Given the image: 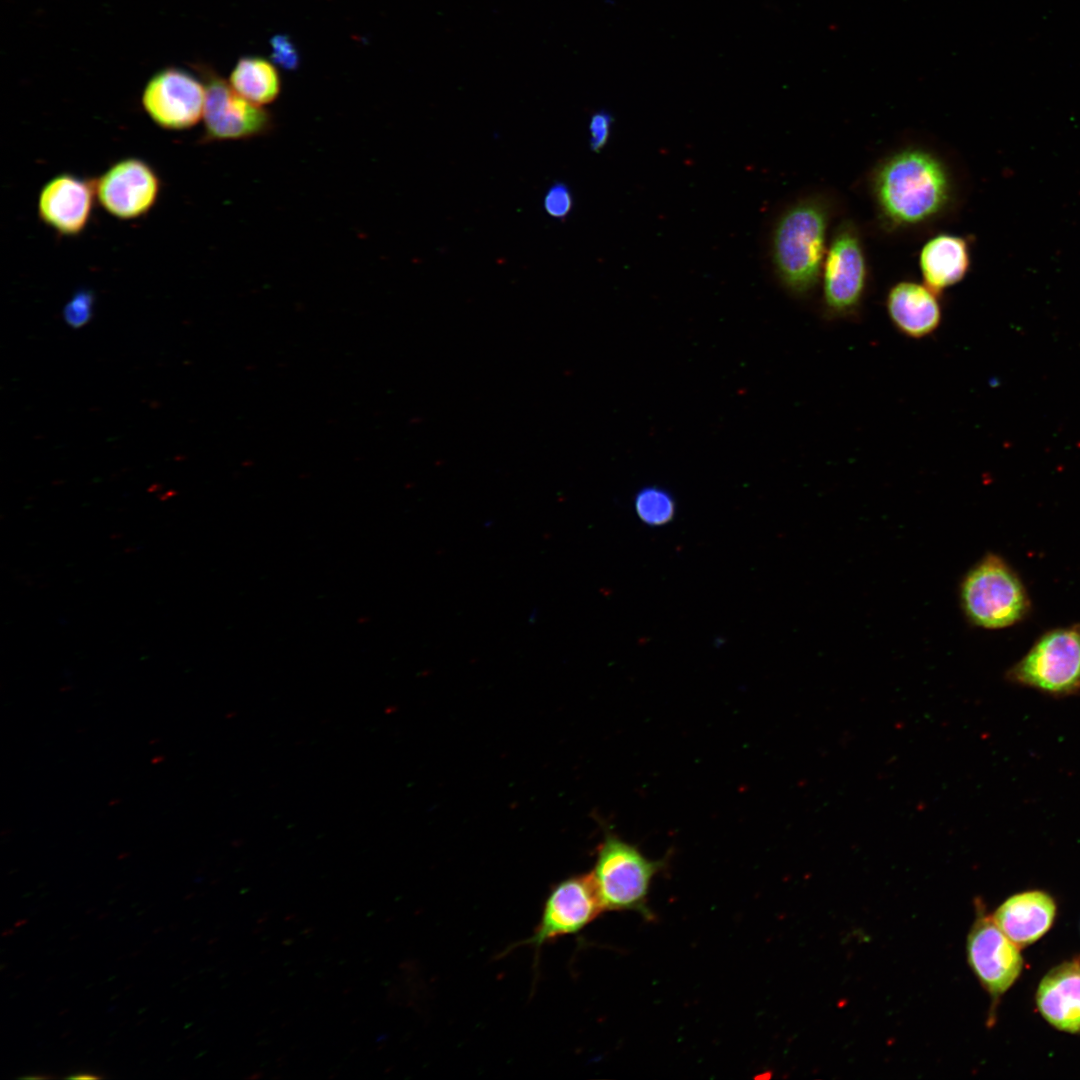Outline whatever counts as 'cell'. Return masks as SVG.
<instances>
[{
  "mask_svg": "<svg viewBox=\"0 0 1080 1080\" xmlns=\"http://www.w3.org/2000/svg\"><path fill=\"white\" fill-rule=\"evenodd\" d=\"M869 190L882 226L889 231L920 229L955 207L959 186L949 163L919 144L900 147L879 160Z\"/></svg>",
  "mask_w": 1080,
  "mask_h": 1080,
  "instance_id": "6da1fadb",
  "label": "cell"
},
{
  "mask_svg": "<svg viewBox=\"0 0 1080 1080\" xmlns=\"http://www.w3.org/2000/svg\"><path fill=\"white\" fill-rule=\"evenodd\" d=\"M833 205L813 194L788 206L772 232L771 258L782 285L794 296L810 295L820 282Z\"/></svg>",
  "mask_w": 1080,
  "mask_h": 1080,
  "instance_id": "7a4b0ae2",
  "label": "cell"
},
{
  "mask_svg": "<svg viewBox=\"0 0 1080 1080\" xmlns=\"http://www.w3.org/2000/svg\"><path fill=\"white\" fill-rule=\"evenodd\" d=\"M960 604L969 623L998 630L1022 622L1030 613L1028 591L1018 573L1000 555L987 553L964 575Z\"/></svg>",
  "mask_w": 1080,
  "mask_h": 1080,
  "instance_id": "3957f363",
  "label": "cell"
},
{
  "mask_svg": "<svg viewBox=\"0 0 1080 1080\" xmlns=\"http://www.w3.org/2000/svg\"><path fill=\"white\" fill-rule=\"evenodd\" d=\"M664 860H650L634 845L607 833L591 873L604 911H635L653 919L648 893Z\"/></svg>",
  "mask_w": 1080,
  "mask_h": 1080,
  "instance_id": "277c9868",
  "label": "cell"
},
{
  "mask_svg": "<svg viewBox=\"0 0 1080 1080\" xmlns=\"http://www.w3.org/2000/svg\"><path fill=\"white\" fill-rule=\"evenodd\" d=\"M1014 685L1054 698L1080 693V623L1050 629L1005 673Z\"/></svg>",
  "mask_w": 1080,
  "mask_h": 1080,
  "instance_id": "5b68a950",
  "label": "cell"
},
{
  "mask_svg": "<svg viewBox=\"0 0 1080 1080\" xmlns=\"http://www.w3.org/2000/svg\"><path fill=\"white\" fill-rule=\"evenodd\" d=\"M822 310L830 320L855 318L868 288L869 270L860 230L851 220L834 229L822 267Z\"/></svg>",
  "mask_w": 1080,
  "mask_h": 1080,
  "instance_id": "8992f818",
  "label": "cell"
},
{
  "mask_svg": "<svg viewBox=\"0 0 1080 1080\" xmlns=\"http://www.w3.org/2000/svg\"><path fill=\"white\" fill-rule=\"evenodd\" d=\"M205 86L202 143L249 140L275 129L273 115L240 96L222 77L202 70Z\"/></svg>",
  "mask_w": 1080,
  "mask_h": 1080,
  "instance_id": "52a82bcc",
  "label": "cell"
},
{
  "mask_svg": "<svg viewBox=\"0 0 1080 1080\" xmlns=\"http://www.w3.org/2000/svg\"><path fill=\"white\" fill-rule=\"evenodd\" d=\"M602 912L591 873L569 877L552 887L534 933L522 944L538 950L558 937L578 933Z\"/></svg>",
  "mask_w": 1080,
  "mask_h": 1080,
  "instance_id": "ba28073f",
  "label": "cell"
},
{
  "mask_svg": "<svg viewBox=\"0 0 1080 1080\" xmlns=\"http://www.w3.org/2000/svg\"><path fill=\"white\" fill-rule=\"evenodd\" d=\"M94 185L98 203L120 220L147 215L161 192V180L156 170L137 157L114 162L94 180Z\"/></svg>",
  "mask_w": 1080,
  "mask_h": 1080,
  "instance_id": "9c48e42d",
  "label": "cell"
},
{
  "mask_svg": "<svg viewBox=\"0 0 1080 1080\" xmlns=\"http://www.w3.org/2000/svg\"><path fill=\"white\" fill-rule=\"evenodd\" d=\"M205 86L192 74L175 67L155 73L145 85L142 106L160 128L183 131L203 118Z\"/></svg>",
  "mask_w": 1080,
  "mask_h": 1080,
  "instance_id": "30bf717a",
  "label": "cell"
},
{
  "mask_svg": "<svg viewBox=\"0 0 1080 1080\" xmlns=\"http://www.w3.org/2000/svg\"><path fill=\"white\" fill-rule=\"evenodd\" d=\"M967 956L971 969L994 999L1012 986L1023 967L1019 947L983 912L968 934Z\"/></svg>",
  "mask_w": 1080,
  "mask_h": 1080,
  "instance_id": "8fae6325",
  "label": "cell"
},
{
  "mask_svg": "<svg viewBox=\"0 0 1080 1080\" xmlns=\"http://www.w3.org/2000/svg\"><path fill=\"white\" fill-rule=\"evenodd\" d=\"M96 199L94 180L61 173L41 188L37 212L40 221L64 237L80 235L88 226Z\"/></svg>",
  "mask_w": 1080,
  "mask_h": 1080,
  "instance_id": "7c38bea8",
  "label": "cell"
},
{
  "mask_svg": "<svg viewBox=\"0 0 1080 1080\" xmlns=\"http://www.w3.org/2000/svg\"><path fill=\"white\" fill-rule=\"evenodd\" d=\"M885 306L893 326L908 338H925L933 334L942 322L938 294L915 281L895 283L887 293Z\"/></svg>",
  "mask_w": 1080,
  "mask_h": 1080,
  "instance_id": "4fadbf2b",
  "label": "cell"
},
{
  "mask_svg": "<svg viewBox=\"0 0 1080 1080\" xmlns=\"http://www.w3.org/2000/svg\"><path fill=\"white\" fill-rule=\"evenodd\" d=\"M1036 1003L1052 1026L1080 1033V961H1066L1052 968L1040 981Z\"/></svg>",
  "mask_w": 1080,
  "mask_h": 1080,
  "instance_id": "5bb4252c",
  "label": "cell"
},
{
  "mask_svg": "<svg viewBox=\"0 0 1080 1080\" xmlns=\"http://www.w3.org/2000/svg\"><path fill=\"white\" fill-rule=\"evenodd\" d=\"M1055 914L1053 898L1043 891L1034 890L1011 896L996 909L992 918L1014 944L1024 947L1049 930Z\"/></svg>",
  "mask_w": 1080,
  "mask_h": 1080,
  "instance_id": "9a60e30c",
  "label": "cell"
},
{
  "mask_svg": "<svg viewBox=\"0 0 1080 1080\" xmlns=\"http://www.w3.org/2000/svg\"><path fill=\"white\" fill-rule=\"evenodd\" d=\"M970 265L969 241L959 235L937 234L922 246L919 254L924 284L937 294L962 281Z\"/></svg>",
  "mask_w": 1080,
  "mask_h": 1080,
  "instance_id": "2e32d148",
  "label": "cell"
},
{
  "mask_svg": "<svg viewBox=\"0 0 1080 1080\" xmlns=\"http://www.w3.org/2000/svg\"><path fill=\"white\" fill-rule=\"evenodd\" d=\"M229 83L240 96L260 107L273 103L281 91L277 69L261 57L239 59Z\"/></svg>",
  "mask_w": 1080,
  "mask_h": 1080,
  "instance_id": "e0dca14e",
  "label": "cell"
},
{
  "mask_svg": "<svg viewBox=\"0 0 1080 1080\" xmlns=\"http://www.w3.org/2000/svg\"><path fill=\"white\" fill-rule=\"evenodd\" d=\"M634 510L643 523L658 527L673 520L676 503L668 490L655 485L646 486L636 493Z\"/></svg>",
  "mask_w": 1080,
  "mask_h": 1080,
  "instance_id": "ac0fdd59",
  "label": "cell"
},
{
  "mask_svg": "<svg viewBox=\"0 0 1080 1080\" xmlns=\"http://www.w3.org/2000/svg\"><path fill=\"white\" fill-rule=\"evenodd\" d=\"M95 296L89 289L77 290L63 309V318L72 328H81L92 317Z\"/></svg>",
  "mask_w": 1080,
  "mask_h": 1080,
  "instance_id": "d6986e66",
  "label": "cell"
},
{
  "mask_svg": "<svg viewBox=\"0 0 1080 1080\" xmlns=\"http://www.w3.org/2000/svg\"><path fill=\"white\" fill-rule=\"evenodd\" d=\"M573 206L572 194L567 185L558 182L553 184L544 197V209L554 218H565Z\"/></svg>",
  "mask_w": 1080,
  "mask_h": 1080,
  "instance_id": "ffe728a7",
  "label": "cell"
},
{
  "mask_svg": "<svg viewBox=\"0 0 1080 1080\" xmlns=\"http://www.w3.org/2000/svg\"><path fill=\"white\" fill-rule=\"evenodd\" d=\"M613 120L612 115L605 110H599L591 116L589 144L594 152H599L607 144Z\"/></svg>",
  "mask_w": 1080,
  "mask_h": 1080,
  "instance_id": "44dd1931",
  "label": "cell"
},
{
  "mask_svg": "<svg viewBox=\"0 0 1080 1080\" xmlns=\"http://www.w3.org/2000/svg\"><path fill=\"white\" fill-rule=\"evenodd\" d=\"M272 56L274 60L286 69H293L298 64V54L295 46L285 36H276L271 41Z\"/></svg>",
  "mask_w": 1080,
  "mask_h": 1080,
  "instance_id": "7402d4cb",
  "label": "cell"
},
{
  "mask_svg": "<svg viewBox=\"0 0 1080 1080\" xmlns=\"http://www.w3.org/2000/svg\"><path fill=\"white\" fill-rule=\"evenodd\" d=\"M70 1079H98L99 1077L93 1074L78 1073L69 1077Z\"/></svg>",
  "mask_w": 1080,
  "mask_h": 1080,
  "instance_id": "603a6c76",
  "label": "cell"
}]
</instances>
